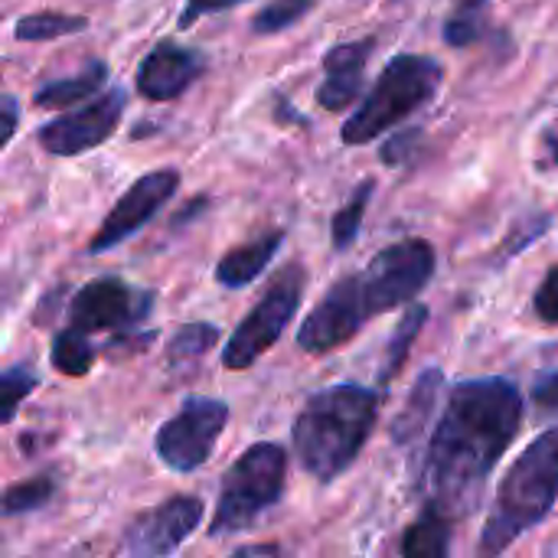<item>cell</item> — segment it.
<instances>
[{"label": "cell", "mask_w": 558, "mask_h": 558, "mask_svg": "<svg viewBox=\"0 0 558 558\" xmlns=\"http://www.w3.org/2000/svg\"><path fill=\"white\" fill-rule=\"evenodd\" d=\"M523 425V392L500 376L464 379L451 389L445 412L418 468L425 507L461 520L474 513L497 461Z\"/></svg>", "instance_id": "cell-1"}, {"label": "cell", "mask_w": 558, "mask_h": 558, "mask_svg": "<svg viewBox=\"0 0 558 558\" xmlns=\"http://www.w3.org/2000/svg\"><path fill=\"white\" fill-rule=\"evenodd\" d=\"M379 402V392L356 383H337L314 392L291 428L301 468L320 484H333L350 471L376 428Z\"/></svg>", "instance_id": "cell-2"}, {"label": "cell", "mask_w": 558, "mask_h": 558, "mask_svg": "<svg viewBox=\"0 0 558 558\" xmlns=\"http://www.w3.org/2000/svg\"><path fill=\"white\" fill-rule=\"evenodd\" d=\"M558 504V428L543 432L507 471L497 504L481 533V556L507 553L523 533L539 526Z\"/></svg>", "instance_id": "cell-3"}, {"label": "cell", "mask_w": 558, "mask_h": 558, "mask_svg": "<svg viewBox=\"0 0 558 558\" xmlns=\"http://www.w3.org/2000/svg\"><path fill=\"white\" fill-rule=\"evenodd\" d=\"M441 78H445V65L435 56L399 52L383 69V75L376 78L369 95L360 101V108L347 118V124L340 131L343 144L360 147V144L376 141L392 124H399L409 114H415L418 108H425L435 98Z\"/></svg>", "instance_id": "cell-4"}, {"label": "cell", "mask_w": 558, "mask_h": 558, "mask_svg": "<svg viewBox=\"0 0 558 558\" xmlns=\"http://www.w3.org/2000/svg\"><path fill=\"white\" fill-rule=\"evenodd\" d=\"M288 484V451L275 441H258L226 471L209 536H235L258 523L262 513L281 504Z\"/></svg>", "instance_id": "cell-5"}, {"label": "cell", "mask_w": 558, "mask_h": 558, "mask_svg": "<svg viewBox=\"0 0 558 558\" xmlns=\"http://www.w3.org/2000/svg\"><path fill=\"white\" fill-rule=\"evenodd\" d=\"M301 298H304V268L291 265L271 281L265 298L235 327V333L229 337V343L222 350V366L232 369V373H242L258 356H265L281 340L284 327L294 320V314L301 307Z\"/></svg>", "instance_id": "cell-6"}, {"label": "cell", "mask_w": 558, "mask_h": 558, "mask_svg": "<svg viewBox=\"0 0 558 558\" xmlns=\"http://www.w3.org/2000/svg\"><path fill=\"white\" fill-rule=\"evenodd\" d=\"M435 248L425 239H402L396 245H386L360 275V291L369 317L389 314L409 301H415L432 275H435Z\"/></svg>", "instance_id": "cell-7"}, {"label": "cell", "mask_w": 558, "mask_h": 558, "mask_svg": "<svg viewBox=\"0 0 558 558\" xmlns=\"http://www.w3.org/2000/svg\"><path fill=\"white\" fill-rule=\"evenodd\" d=\"M226 425H229V405L222 399L190 396L180 405V412L157 428L154 451L170 471L193 474L213 458Z\"/></svg>", "instance_id": "cell-8"}, {"label": "cell", "mask_w": 558, "mask_h": 558, "mask_svg": "<svg viewBox=\"0 0 558 558\" xmlns=\"http://www.w3.org/2000/svg\"><path fill=\"white\" fill-rule=\"evenodd\" d=\"M154 311V291L134 288L121 278H95L82 284L69 304V324L82 333L134 330Z\"/></svg>", "instance_id": "cell-9"}, {"label": "cell", "mask_w": 558, "mask_h": 558, "mask_svg": "<svg viewBox=\"0 0 558 558\" xmlns=\"http://www.w3.org/2000/svg\"><path fill=\"white\" fill-rule=\"evenodd\" d=\"M124 105H128V92L124 88H111V92L98 95L95 101L82 105L78 111L46 121L36 131V141L52 157L88 154V150L101 147L118 131V124L124 118Z\"/></svg>", "instance_id": "cell-10"}, {"label": "cell", "mask_w": 558, "mask_h": 558, "mask_svg": "<svg viewBox=\"0 0 558 558\" xmlns=\"http://www.w3.org/2000/svg\"><path fill=\"white\" fill-rule=\"evenodd\" d=\"M177 186H180V173L173 167L150 170L141 180H134L121 193V199L108 209V216L101 219V229L88 242V255H101V252L121 245L124 239H131L134 232H141L170 203Z\"/></svg>", "instance_id": "cell-11"}, {"label": "cell", "mask_w": 558, "mask_h": 558, "mask_svg": "<svg viewBox=\"0 0 558 558\" xmlns=\"http://www.w3.org/2000/svg\"><path fill=\"white\" fill-rule=\"evenodd\" d=\"M366 320H369V314L363 304L360 275H347V278L333 281L327 288V294L320 298V304L304 317V324L298 330V347L304 353L324 356V353L350 343Z\"/></svg>", "instance_id": "cell-12"}, {"label": "cell", "mask_w": 558, "mask_h": 558, "mask_svg": "<svg viewBox=\"0 0 558 558\" xmlns=\"http://www.w3.org/2000/svg\"><path fill=\"white\" fill-rule=\"evenodd\" d=\"M203 513H206V507H203L199 497H190V494L170 497L160 507H154V510L141 513L137 520H131V526L121 536L118 553L137 558L170 556L199 530Z\"/></svg>", "instance_id": "cell-13"}, {"label": "cell", "mask_w": 558, "mask_h": 558, "mask_svg": "<svg viewBox=\"0 0 558 558\" xmlns=\"http://www.w3.org/2000/svg\"><path fill=\"white\" fill-rule=\"evenodd\" d=\"M206 72L203 52L180 43H157L137 65L134 85L147 101H173L180 98L199 75Z\"/></svg>", "instance_id": "cell-14"}, {"label": "cell", "mask_w": 558, "mask_h": 558, "mask_svg": "<svg viewBox=\"0 0 558 558\" xmlns=\"http://www.w3.org/2000/svg\"><path fill=\"white\" fill-rule=\"evenodd\" d=\"M376 39H350V43H337L333 49H327L324 56V82L317 88V101L327 111H343L350 108L360 92H363V69L366 59L373 56Z\"/></svg>", "instance_id": "cell-15"}, {"label": "cell", "mask_w": 558, "mask_h": 558, "mask_svg": "<svg viewBox=\"0 0 558 558\" xmlns=\"http://www.w3.org/2000/svg\"><path fill=\"white\" fill-rule=\"evenodd\" d=\"M281 242H284V232L275 229V232H265V235H258V239H252V242H245V245L226 252V255L219 258V265H216V281H219L222 288H229V291L248 288V284L275 262Z\"/></svg>", "instance_id": "cell-16"}, {"label": "cell", "mask_w": 558, "mask_h": 558, "mask_svg": "<svg viewBox=\"0 0 558 558\" xmlns=\"http://www.w3.org/2000/svg\"><path fill=\"white\" fill-rule=\"evenodd\" d=\"M441 392H445V373L435 369V366L425 369V373L418 376V383L412 386L405 405L399 409L396 422H392V441H396V445L409 448V445H415V441L425 435L428 418H432V412H435Z\"/></svg>", "instance_id": "cell-17"}, {"label": "cell", "mask_w": 558, "mask_h": 558, "mask_svg": "<svg viewBox=\"0 0 558 558\" xmlns=\"http://www.w3.org/2000/svg\"><path fill=\"white\" fill-rule=\"evenodd\" d=\"M451 530H454V520L448 513L425 507L422 517L405 530L399 553L405 558H445L451 553V536H454Z\"/></svg>", "instance_id": "cell-18"}, {"label": "cell", "mask_w": 558, "mask_h": 558, "mask_svg": "<svg viewBox=\"0 0 558 558\" xmlns=\"http://www.w3.org/2000/svg\"><path fill=\"white\" fill-rule=\"evenodd\" d=\"M108 82V65L101 59H92L82 72L69 75V78H56V82H46L36 95H33V105L36 108H69L75 101H85L92 98L98 88H105Z\"/></svg>", "instance_id": "cell-19"}, {"label": "cell", "mask_w": 558, "mask_h": 558, "mask_svg": "<svg viewBox=\"0 0 558 558\" xmlns=\"http://www.w3.org/2000/svg\"><path fill=\"white\" fill-rule=\"evenodd\" d=\"M82 29H88V20L85 16L59 13V10H39V13L20 16L13 23V36L20 43H46V39H59V36L82 33Z\"/></svg>", "instance_id": "cell-20"}, {"label": "cell", "mask_w": 558, "mask_h": 558, "mask_svg": "<svg viewBox=\"0 0 558 558\" xmlns=\"http://www.w3.org/2000/svg\"><path fill=\"white\" fill-rule=\"evenodd\" d=\"M425 320H428V307H425V304H415V307H409V311L402 314V320H399V327H396V333H392V340H389L386 360H383V366H379V383H383V386H389V383L402 373V366H405V360H409V350H412V343L418 340Z\"/></svg>", "instance_id": "cell-21"}, {"label": "cell", "mask_w": 558, "mask_h": 558, "mask_svg": "<svg viewBox=\"0 0 558 558\" xmlns=\"http://www.w3.org/2000/svg\"><path fill=\"white\" fill-rule=\"evenodd\" d=\"M49 363L56 373L69 376V379H78V376H88L92 366H95V347L88 343V333L69 327L62 333L52 337V350H49Z\"/></svg>", "instance_id": "cell-22"}, {"label": "cell", "mask_w": 558, "mask_h": 558, "mask_svg": "<svg viewBox=\"0 0 558 558\" xmlns=\"http://www.w3.org/2000/svg\"><path fill=\"white\" fill-rule=\"evenodd\" d=\"M373 190H376V180H363L353 196L337 209L333 222H330V242L337 252H347L356 239H360V229H363V219H366V206L373 199Z\"/></svg>", "instance_id": "cell-23"}, {"label": "cell", "mask_w": 558, "mask_h": 558, "mask_svg": "<svg viewBox=\"0 0 558 558\" xmlns=\"http://www.w3.org/2000/svg\"><path fill=\"white\" fill-rule=\"evenodd\" d=\"M219 343V327L209 324V320H196V324H186L180 327L170 340H167V363L170 366H180V363H190V360H199L206 350H213Z\"/></svg>", "instance_id": "cell-24"}, {"label": "cell", "mask_w": 558, "mask_h": 558, "mask_svg": "<svg viewBox=\"0 0 558 558\" xmlns=\"http://www.w3.org/2000/svg\"><path fill=\"white\" fill-rule=\"evenodd\" d=\"M52 494H56V477L52 474L20 481V484L3 490V517H20V513L43 510L52 500Z\"/></svg>", "instance_id": "cell-25"}, {"label": "cell", "mask_w": 558, "mask_h": 558, "mask_svg": "<svg viewBox=\"0 0 558 558\" xmlns=\"http://www.w3.org/2000/svg\"><path fill=\"white\" fill-rule=\"evenodd\" d=\"M317 0H275L268 3L262 13H255L252 20V33L255 36H275L288 26H294L298 20H304L314 10Z\"/></svg>", "instance_id": "cell-26"}, {"label": "cell", "mask_w": 558, "mask_h": 558, "mask_svg": "<svg viewBox=\"0 0 558 558\" xmlns=\"http://www.w3.org/2000/svg\"><path fill=\"white\" fill-rule=\"evenodd\" d=\"M39 389V376L26 366H10L0 373V402H3V425H13L20 402Z\"/></svg>", "instance_id": "cell-27"}, {"label": "cell", "mask_w": 558, "mask_h": 558, "mask_svg": "<svg viewBox=\"0 0 558 558\" xmlns=\"http://www.w3.org/2000/svg\"><path fill=\"white\" fill-rule=\"evenodd\" d=\"M533 311L543 324L558 327V265L546 271V278L539 281L536 294H533Z\"/></svg>", "instance_id": "cell-28"}, {"label": "cell", "mask_w": 558, "mask_h": 558, "mask_svg": "<svg viewBox=\"0 0 558 558\" xmlns=\"http://www.w3.org/2000/svg\"><path fill=\"white\" fill-rule=\"evenodd\" d=\"M477 36H481L477 10H458V13L445 23V43H448V46H454V49L471 46Z\"/></svg>", "instance_id": "cell-29"}, {"label": "cell", "mask_w": 558, "mask_h": 558, "mask_svg": "<svg viewBox=\"0 0 558 558\" xmlns=\"http://www.w3.org/2000/svg\"><path fill=\"white\" fill-rule=\"evenodd\" d=\"M553 226V219L549 216H533V219H523L517 229H513V235L504 242L507 248H504V258H510V255H517L520 248H530V242H536L546 229Z\"/></svg>", "instance_id": "cell-30"}, {"label": "cell", "mask_w": 558, "mask_h": 558, "mask_svg": "<svg viewBox=\"0 0 558 558\" xmlns=\"http://www.w3.org/2000/svg\"><path fill=\"white\" fill-rule=\"evenodd\" d=\"M418 137H422V131L418 128H409V131H399V134H392L386 144H383V150H379V157H383V163H389V167H399L402 160H405V154L418 144Z\"/></svg>", "instance_id": "cell-31"}, {"label": "cell", "mask_w": 558, "mask_h": 558, "mask_svg": "<svg viewBox=\"0 0 558 558\" xmlns=\"http://www.w3.org/2000/svg\"><path fill=\"white\" fill-rule=\"evenodd\" d=\"M235 3H245V0H186V3H183V13H180V20H177V26H180V29H190L199 16L222 13V10H229V7H235Z\"/></svg>", "instance_id": "cell-32"}, {"label": "cell", "mask_w": 558, "mask_h": 558, "mask_svg": "<svg viewBox=\"0 0 558 558\" xmlns=\"http://www.w3.org/2000/svg\"><path fill=\"white\" fill-rule=\"evenodd\" d=\"M558 167V124L543 131V141H539V170H553Z\"/></svg>", "instance_id": "cell-33"}, {"label": "cell", "mask_w": 558, "mask_h": 558, "mask_svg": "<svg viewBox=\"0 0 558 558\" xmlns=\"http://www.w3.org/2000/svg\"><path fill=\"white\" fill-rule=\"evenodd\" d=\"M533 402L539 409H558V373L553 376H543L533 389Z\"/></svg>", "instance_id": "cell-34"}, {"label": "cell", "mask_w": 558, "mask_h": 558, "mask_svg": "<svg viewBox=\"0 0 558 558\" xmlns=\"http://www.w3.org/2000/svg\"><path fill=\"white\" fill-rule=\"evenodd\" d=\"M157 337L154 333H141L137 340H131V337H114L105 350H108V356H121V353H144V347H150Z\"/></svg>", "instance_id": "cell-35"}, {"label": "cell", "mask_w": 558, "mask_h": 558, "mask_svg": "<svg viewBox=\"0 0 558 558\" xmlns=\"http://www.w3.org/2000/svg\"><path fill=\"white\" fill-rule=\"evenodd\" d=\"M3 118H7L3 144H10L13 141V131H16V118H20V108H16V98L13 95H3Z\"/></svg>", "instance_id": "cell-36"}, {"label": "cell", "mask_w": 558, "mask_h": 558, "mask_svg": "<svg viewBox=\"0 0 558 558\" xmlns=\"http://www.w3.org/2000/svg\"><path fill=\"white\" fill-rule=\"evenodd\" d=\"M281 549L271 546V543H255V546H239L235 556H278Z\"/></svg>", "instance_id": "cell-37"}, {"label": "cell", "mask_w": 558, "mask_h": 558, "mask_svg": "<svg viewBox=\"0 0 558 558\" xmlns=\"http://www.w3.org/2000/svg\"><path fill=\"white\" fill-rule=\"evenodd\" d=\"M484 3H487V0H454L458 10H481Z\"/></svg>", "instance_id": "cell-38"}]
</instances>
